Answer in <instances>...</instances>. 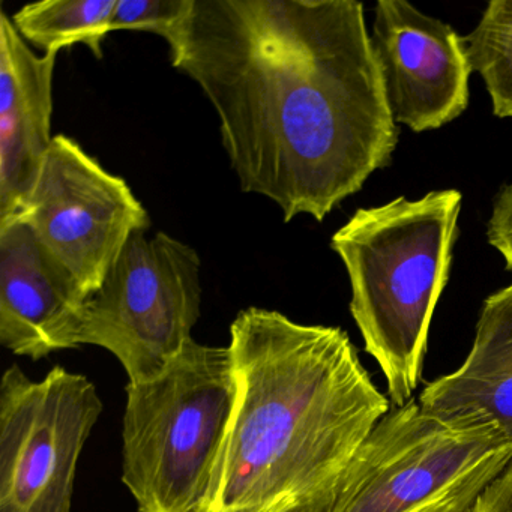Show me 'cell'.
<instances>
[{"label":"cell","instance_id":"6da1fadb","mask_svg":"<svg viewBox=\"0 0 512 512\" xmlns=\"http://www.w3.org/2000/svg\"><path fill=\"white\" fill-rule=\"evenodd\" d=\"M172 53L220 119L245 193L323 221L389 166L398 131L356 0H196Z\"/></svg>","mask_w":512,"mask_h":512},{"label":"cell","instance_id":"7a4b0ae2","mask_svg":"<svg viewBox=\"0 0 512 512\" xmlns=\"http://www.w3.org/2000/svg\"><path fill=\"white\" fill-rule=\"evenodd\" d=\"M229 349L238 400L196 512H328L391 400L335 326L251 307Z\"/></svg>","mask_w":512,"mask_h":512},{"label":"cell","instance_id":"3957f363","mask_svg":"<svg viewBox=\"0 0 512 512\" xmlns=\"http://www.w3.org/2000/svg\"><path fill=\"white\" fill-rule=\"evenodd\" d=\"M458 190L358 209L332 236L352 287L350 313L392 406L413 400L431 319L448 283L461 211Z\"/></svg>","mask_w":512,"mask_h":512},{"label":"cell","instance_id":"277c9868","mask_svg":"<svg viewBox=\"0 0 512 512\" xmlns=\"http://www.w3.org/2000/svg\"><path fill=\"white\" fill-rule=\"evenodd\" d=\"M238 392L229 347L194 340L160 376L128 383L122 482L139 512H196Z\"/></svg>","mask_w":512,"mask_h":512},{"label":"cell","instance_id":"5b68a950","mask_svg":"<svg viewBox=\"0 0 512 512\" xmlns=\"http://www.w3.org/2000/svg\"><path fill=\"white\" fill-rule=\"evenodd\" d=\"M512 461L494 428L424 412L418 400L377 422L328 512H470Z\"/></svg>","mask_w":512,"mask_h":512},{"label":"cell","instance_id":"8992f818","mask_svg":"<svg viewBox=\"0 0 512 512\" xmlns=\"http://www.w3.org/2000/svg\"><path fill=\"white\" fill-rule=\"evenodd\" d=\"M200 268L190 245L163 232L134 233L86 302L80 346L109 350L128 383L160 376L193 340L202 305Z\"/></svg>","mask_w":512,"mask_h":512},{"label":"cell","instance_id":"52a82bcc","mask_svg":"<svg viewBox=\"0 0 512 512\" xmlns=\"http://www.w3.org/2000/svg\"><path fill=\"white\" fill-rule=\"evenodd\" d=\"M103 412L94 383L61 365L0 382V512H73L77 464Z\"/></svg>","mask_w":512,"mask_h":512},{"label":"cell","instance_id":"ba28073f","mask_svg":"<svg viewBox=\"0 0 512 512\" xmlns=\"http://www.w3.org/2000/svg\"><path fill=\"white\" fill-rule=\"evenodd\" d=\"M19 220L89 298L131 236L151 226L127 182L67 136L53 137Z\"/></svg>","mask_w":512,"mask_h":512},{"label":"cell","instance_id":"9c48e42d","mask_svg":"<svg viewBox=\"0 0 512 512\" xmlns=\"http://www.w3.org/2000/svg\"><path fill=\"white\" fill-rule=\"evenodd\" d=\"M371 43L395 122L424 133L467 109L473 70L452 26L404 0H379Z\"/></svg>","mask_w":512,"mask_h":512},{"label":"cell","instance_id":"30bf717a","mask_svg":"<svg viewBox=\"0 0 512 512\" xmlns=\"http://www.w3.org/2000/svg\"><path fill=\"white\" fill-rule=\"evenodd\" d=\"M89 296L23 221L0 226V343L46 358L80 346Z\"/></svg>","mask_w":512,"mask_h":512},{"label":"cell","instance_id":"8fae6325","mask_svg":"<svg viewBox=\"0 0 512 512\" xmlns=\"http://www.w3.org/2000/svg\"><path fill=\"white\" fill-rule=\"evenodd\" d=\"M58 55L38 56L0 11V226L19 220L52 146Z\"/></svg>","mask_w":512,"mask_h":512},{"label":"cell","instance_id":"7c38bea8","mask_svg":"<svg viewBox=\"0 0 512 512\" xmlns=\"http://www.w3.org/2000/svg\"><path fill=\"white\" fill-rule=\"evenodd\" d=\"M424 412L494 428L512 440V284L484 301L466 361L419 394Z\"/></svg>","mask_w":512,"mask_h":512},{"label":"cell","instance_id":"4fadbf2b","mask_svg":"<svg viewBox=\"0 0 512 512\" xmlns=\"http://www.w3.org/2000/svg\"><path fill=\"white\" fill-rule=\"evenodd\" d=\"M116 0H43L20 8L11 20L23 40L46 53L85 44L103 58Z\"/></svg>","mask_w":512,"mask_h":512},{"label":"cell","instance_id":"5bb4252c","mask_svg":"<svg viewBox=\"0 0 512 512\" xmlns=\"http://www.w3.org/2000/svg\"><path fill=\"white\" fill-rule=\"evenodd\" d=\"M472 70L484 80L497 118H512V0H491L466 38Z\"/></svg>","mask_w":512,"mask_h":512},{"label":"cell","instance_id":"9a60e30c","mask_svg":"<svg viewBox=\"0 0 512 512\" xmlns=\"http://www.w3.org/2000/svg\"><path fill=\"white\" fill-rule=\"evenodd\" d=\"M196 0H116L110 31H146L160 35L170 49L190 22Z\"/></svg>","mask_w":512,"mask_h":512},{"label":"cell","instance_id":"2e32d148","mask_svg":"<svg viewBox=\"0 0 512 512\" xmlns=\"http://www.w3.org/2000/svg\"><path fill=\"white\" fill-rule=\"evenodd\" d=\"M487 238L512 272V184L503 185L493 203V214L487 226Z\"/></svg>","mask_w":512,"mask_h":512},{"label":"cell","instance_id":"e0dca14e","mask_svg":"<svg viewBox=\"0 0 512 512\" xmlns=\"http://www.w3.org/2000/svg\"><path fill=\"white\" fill-rule=\"evenodd\" d=\"M470 512H512V461L485 488Z\"/></svg>","mask_w":512,"mask_h":512}]
</instances>
